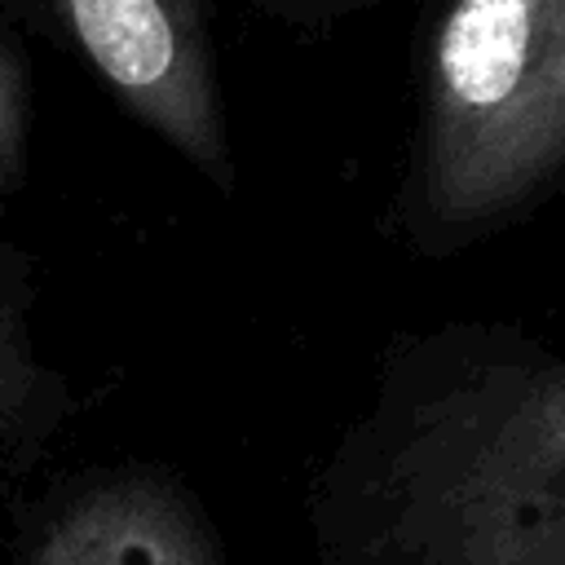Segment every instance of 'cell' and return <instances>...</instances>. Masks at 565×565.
Masks as SVG:
<instances>
[{"label": "cell", "instance_id": "obj_5", "mask_svg": "<svg viewBox=\"0 0 565 565\" xmlns=\"http://www.w3.org/2000/svg\"><path fill=\"white\" fill-rule=\"evenodd\" d=\"M26 146H31V66L13 26L0 22V203L26 177Z\"/></svg>", "mask_w": 565, "mask_h": 565}, {"label": "cell", "instance_id": "obj_6", "mask_svg": "<svg viewBox=\"0 0 565 565\" xmlns=\"http://www.w3.org/2000/svg\"><path fill=\"white\" fill-rule=\"evenodd\" d=\"M274 13H287V18H300V22H322V18H340V13H353L362 4H375V0H256Z\"/></svg>", "mask_w": 565, "mask_h": 565}, {"label": "cell", "instance_id": "obj_2", "mask_svg": "<svg viewBox=\"0 0 565 565\" xmlns=\"http://www.w3.org/2000/svg\"><path fill=\"white\" fill-rule=\"evenodd\" d=\"M565 194V0H437L388 225L450 260Z\"/></svg>", "mask_w": 565, "mask_h": 565}, {"label": "cell", "instance_id": "obj_4", "mask_svg": "<svg viewBox=\"0 0 565 565\" xmlns=\"http://www.w3.org/2000/svg\"><path fill=\"white\" fill-rule=\"evenodd\" d=\"M31 300H35V260L22 247L0 243V406L40 380L26 335Z\"/></svg>", "mask_w": 565, "mask_h": 565}, {"label": "cell", "instance_id": "obj_1", "mask_svg": "<svg viewBox=\"0 0 565 565\" xmlns=\"http://www.w3.org/2000/svg\"><path fill=\"white\" fill-rule=\"evenodd\" d=\"M375 446L419 565H565V344L539 327L406 331Z\"/></svg>", "mask_w": 565, "mask_h": 565}, {"label": "cell", "instance_id": "obj_3", "mask_svg": "<svg viewBox=\"0 0 565 565\" xmlns=\"http://www.w3.org/2000/svg\"><path fill=\"white\" fill-rule=\"evenodd\" d=\"M57 9L106 93L221 194H234L203 0H57Z\"/></svg>", "mask_w": 565, "mask_h": 565}]
</instances>
